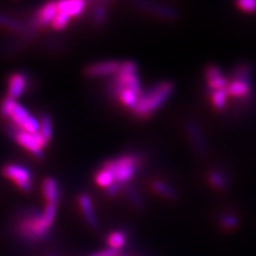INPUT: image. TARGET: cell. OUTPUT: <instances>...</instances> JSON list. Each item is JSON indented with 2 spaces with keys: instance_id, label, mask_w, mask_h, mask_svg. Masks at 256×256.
Here are the masks:
<instances>
[{
  "instance_id": "52a82bcc",
  "label": "cell",
  "mask_w": 256,
  "mask_h": 256,
  "mask_svg": "<svg viewBox=\"0 0 256 256\" xmlns=\"http://www.w3.org/2000/svg\"><path fill=\"white\" fill-rule=\"evenodd\" d=\"M2 173L6 178L14 182L15 185L25 194H29L32 190V175L27 168L10 164L4 166Z\"/></svg>"
},
{
  "instance_id": "9a60e30c",
  "label": "cell",
  "mask_w": 256,
  "mask_h": 256,
  "mask_svg": "<svg viewBox=\"0 0 256 256\" xmlns=\"http://www.w3.org/2000/svg\"><path fill=\"white\" fill-rule=\"evenodd\" d=\"M78 204L86 223L89 224L93 230H98L100 228V223L98 217H96L91 198L86 194H80L78 198Z\"/></svg>"
},
{
  "instance_id": "e0dca14e",
  "label": "cell",
  "mask_w": 256,
  "mask_h": 256,
  "mask_svg": "<svg viewBox=\"0 0 256 256\" xmlns=\"http://www.w3.org/2000/svg\"><path fill=\"white\" fill-rule=\"evenodd\" d=\"M42 194L46 201V204H58L60 198V190L57 182L52 178H47L42 184Z\"/></svg>"
},
{
  "instance_id": "ba28073f",
  "label": "cell",
  "mask_w": 256,
  "mask_h": 256,
  "mask_svg": "<svg viewBox=\"0 0 256 256\" xmlns=\"http://www.w3.org/2000/svg\"><path fill=\"white\" fill-rule=\"evenodd\" d=\"M121 66V62L114 60L96 62L88 66L84 70V74L90 78H102L112 75H116Z\"/></svg>"
},
{
  "instance_id": "6da1fadb",
  "label": "cell",
  "mask_w": 256,
  "mask_h": 256,
  "mask_svg": "<svg viewBox=\"0 0 256 256\" xmlns=\"http://www.w3.org/2000/svg\"><path fill=\"white\" fill-rule=\"evenodd\" d=\"M58 204L48 203L42 212H26L20 216L16 224L18 234L28 242H38L45 239L50 233L57 216Z\"/></svg>"
},
{
  "instance_id": "4dcf8cb0",
  "label": "cell",
  "mask_w": 256,
  "mask_h": 256,
  "mask_svg": "<svg viewBox=\"0 0 256 256\" xmlns=\"http://www.w3.org/2000/svg\"><path fill=\"white\" fill-rule=\"evenodd\" d=\"M89 256H118V252L114 250H111V249H106V250H102L100 252H96L94 254H91Z\"/></svg>"
},
{
  "instance_id": "d6986e66",
  "label": "cell",
  "mask_w": 256,
  "mask_h": 256,
  "mask_svg": "<svg viewBox=\"0 0 256 256\" xmlns=\"http://www.w3.org/2000/svg\"><path fill=\"white\" fill-rule=\"evenodd\" d=\"M0 26L22 36H28V34L31 32L22 22L12 18L10 16H6L4 13H0Z\"/></svg>"
},
{
  "instance_id": "1f68e13d",
  "label": "cell",
  "mask_w": 256,
  "mask_h": 256,
  "mask_svg": "<svg viewBox=\"0 0 256 256\" xmlns=\"http://www.w3.org/2000/svg\"></svg>"
},
{
  "instance_id": "d4e9b609",
  "label": "cell",
  "mask_w": 256,
  "mask_h": 256,
  "mask_svg": "<svg viewBox=\"0 0 256 256\" xmlns=\"http://www.w3.org/2000/svg\"><path fill=\"white\" fill-rule=\"evenodd\" d=\"M125 194L127 196V198L130 200V203L136 208L137 210H144V203L139 194L132 187H126Z\"/></svg>"
},
{
  "instance_id": "603a6c76",
  "label": "cell",
  "mask_w": 256,
  "mask_h": 256,
  "mask_svg": "<svg viewBox=\"0 0 256 256\" xmlns=\"http://www.w3.org/2000/svg\"><path fill=\"white\" fill-rule=\"evenodd\" d=\"M107 242L109 246V249L118 252V250L122 249L126 244V235L123 233V232H120V230L114 232V233L109 234L107 238Z\"/></svg>"
},
{
  "instance_id": "f546056e",
  "label": "cell",
  "mask_w": 256,
  "mask_h": 256,
  "mask_svg": "<svg viewBox=\"0 0 256 256\" xmlns=\"http://www.w3.org/2000/svg\"><path fill=\"white\" fill-rule=\"evenodd\" d=\"M210 182H212V185L216 188L222 189L224 187V180L219 173H216V172L212 173L210 175Z\"/></svg>"
},
{
  "instance_id": "4fadbf2b",
  "label": "cell",
  "mask_w": 256,
  "mask_h": 256,
  "mask_svg": "<svg viewBox=\"0 0 256 256\" xmlns=\"http://www.w3.org/2000/svg\"><path fill=\"white\" fill-rule=\"evenodd\" d=\"M205 78L210 91L226 90L228 80L223 76L221 70L216 66H210L205 70Z\"/></svg>"
},
{
  "instance_id": "3957f363",
  "label": "cell",
  "mask_w": 256,
  "mask_h": 256,
  "mask_svg": "<svg viewBox=\"0 0 256 256\" xmlns=\"http://www.w3.org/2000/svg\"><path fill=\"white\" fill-rule=\"evenodd\" d=\"M140 164V159L137 155L126 154L116 159H111L102 166L107 168L114 176V182L118 185L123 187L132 180L137 174Z\"/></svg>"
},
{
  "instance_id": "cb8c5ba5",
  "label": "cell",
  "mask_w": 256,
  "mask_h": 256,
  "mask_svg": "<svg viewBox=\"0 0 256 256\" xmlns=\"http://www.w3.org/2000/svg\"><path fill=\"white\" fill-rule=\"evenodd\" d=\"M210 100L214 109L222 110L226 108L228 102V95L226 90L210 91Z\"/></svg>"
},
{
  "instance_id": "30bf717a",
  "label": "cell",
  "mask_w": 256,
  "mask_h": 256,
  "mask_svg": "<svg viewBox=\"0 0 256 256\" xmlns=\"http://www.w3.org/2000/svg\"><path fill=\"white\" fill-rule=\"evenodd\" d=\"M141 9L144 11H146L148 13L153 14L155 16H158V18H162L166 20H174L178 18V12H176L173 8L162 4H155V2H138L137 4Z\"/></svg>"
},
{
  "instance_id": "7a4b0ae2",
  "label": "cell",
  "mask_w": 256,
  "mask_h": 256,
  "mask_svg": "<svg viewBox=\"0 0 256 256\" xmlns=\"http://www.w3.org/2000/svg\"><path fill=\"white\" fill-rule=\"evenodd\" d=\"M173 91L174 84L171 82H162L155 84L140 96L137 105L132 112L138 118H148L171 98Z\"/></svg>"
},
{
  "instance_id": "2e32d148",
  "label": "cell",
  "mask_w": 256,
  "mask_h": 256,
  "mask_svg": "<svg viewBox=\"0 0 256 256\" xmlns=\"http://www.w3.org/2000/svg\"><path fill=\"white\" fill-rule=\"evenodd\" d=\"M56 4H57L58 11L68 14L70 18L82 15L86 6V2L82 0H70V2H59Z\"/></svg>"
},
{
  "instance_id": "5b68a950",
  "label": "cell",
  "mask_w": 256,
  "mask_h": 256,
  "mask_svg": "<svg viewBox=\"0 0 256 256\" xmlns=\"http://www.w3.org/2000/svg\"><path fill=\"white\" fill-rule=\"evenodd\" d=\"M10 134L22 148L28 150L30 154H32L38 159L43 158V150L46 148L48 143L42 136L40 134V132L31 134L27 132H22L12 125L10 130Z\"/></svg>"
},
{
  "instance_id": "7c38bea8",
  "label": "cell",
  "mask_w": 256,
  "mask_h": 256,
  "mask_svg": "<svg viewBox=\"0 0 256 256\" xmlns=\"http://www.w3.org/2000/svg\"><path fill=\"white\" fill-rule=\"evenodd\" d=\"M27 88V77L22 73H13L8 78V96L18 100L25 93Z\"/></svg>"
},
{
  "instance_id": "8992f818",
  "label": "cell",
  "mask_w": 256,
  "mask_h": 256,
  "mask_svg": "<svg viewBox=\"0 0 256 256\" xmlns=\"http://www.w3.org/2000/svg\"><path fill=\"white\" fill-rule=\"evenodd\" d=\"M9 118L11 120L12 125L20 130L31 134H36L40 132L38 120L32 116L25 107L22 106L18 102H16Z\"/></svg>"
},
{
  "instance_id": "44dd1931",
  "label": "cell",
  "mask_w": 256,
  "mask_h": 256,
  "mask_svg": "<svg viewBox=\"0 0 256 256\" xmlns=\"http://www.w3.org/2000/svg\"><path fill=\"white\" fill-rule=\"evenodd\" d=\"M152 188L156 192L157 194L162 196L168 200L176 198V191L169 185L162 180H154L152 184Z\"/></svg>"
},
{
  "instance_id": "277c9868",
  "label": "cell",
  "mask_w": 256,
  "mask_h": 256,
  "mask_svg": "<svg viewBox=\"0 0 256 256\" xmlns=\"http://www.w3.org/2000/svg\"><path fill=\"white\" fill-rule=\"evenodd\" d=\"M111 91L114 93L122 89H130L138 93L143 94L142 86L138 77V68L136 63L132 61H124L121 63V66L112 82Z\"/></svg>"
},
{
  "instance_id": "8fae6325",
  "label": "cell",
  "mask_w": 256,
  "mask_h": 256,
  "mask_svg": "<svg viewBox=\"0 0 256 256\" xmlns=\"http://www.w3.org/2000/svg\"><path fill=\"white\" fill-rule=\"evenodd\" d=\"M57 13V4L47 2L36 11L34 16V22L31 26H34V29L38 27L50 26Z\"/></svg>"
},
{
  "instance_id": "f1b7e54d",
  "label": "cell",
  "mask_w": 256,
  "mask_h": 256,
  "mask_svg": "<svg viewBox=\"0 0 256 256\" xmlns=\"http://www.w3.org/2000/svg\"><path fill=\"white\" fill-rule=\"evenodd\" d=\"M221 223L222 226L226 228H234L237 226L238 224V221L235 217H233V216H230V214H226L224 216V217L221 219Z\"/></svg>"
},
{
  "instance_id": "5bb4252c",
  "label": "cell",
  "mask_w": 256,
  "mask_h": 256,
  "mask_svg": "<svg viewBox=\"0 0 256 256\" xmlns=\"http://www.w3.org/2000/svg\"><path fill=\"white\" fill-rule=\"evenodd\" d=\"M186 130L192 146L198 154L205 155L207 153V146L200 126L194 121H188L186 124Z\"/></svg>"
},
{
  "instance_id": "83f0119b",
  "label": "cell",
  "mask_w": 256,
  "mask_h": 256,
  "mask_svg": "<svg viewBox=\"0 0 256 256\" xmlns=\"http://www.w3.org/2000/svg\"><path fill=\"white\" fill-rule=\"evenodd\" d=\"M106 18V11H105V8L102 6H96L94 9V20L96 24H98V25H102L104 22H105Z\"/></svg>"
},
{
  "instance_id": "ac0fdd59",
  "label": "cell",
  "mask_w": 256,
  "mask_h": 256,
  "mask_svg": "<svg viewBox=\"0 0 256 256\" xmlns=\"http://www.w3.org/2000/svg\"><path fill=\"white\" fill-rule=\"evenodd\" d=\"M114 95L116 96V98L120 102V104H121L122 106H124L127 109H130V111L134 110L136 105H137L139 98L141 96L138 93H136L134 91L130 90V89L118 90V91L114 92Z\"/></svg>"
},
{
  "instance_id": "484cf974",
  "label": "cell",
  "mask_w": 256,
  "mask_h": 256,
  "mask_svg": "<svg viewBox=\"0 0 256 256\" xmlns=\"http://www.w3.org/2000/svg\"><path fill=\"white\" fill-rule=\"evenodd\" d=\"M70 20H72V18H70V16H68V14L58 11V13H57V15H56V18H54V20H52L50 26H52L54 30L60 31V30L66 29V28L68 26V24H70Z\"/></svg>"
},
{
  "instance_id": "7402d4cb",
  "label": "cell",
  "mask_w": 256,
  "mask_h": 256,
  "mask_svg": "<svg viewBox=\"0 0 256 256\" xmlns=\"http://www.w3.org/2000/svg\"><path fill=\"white\" fill-rule=\"evenodd\" d=\"M40 134L46 140L47 143H50L52 139V118L48 114L42 116L40 120Z\"/></svg>"
},
{
  "instance_id": "4316f807",
  "label": "cell",
  "mask_w": 256,
  "mask_h": 256,
  "mask_svg": "<svg viewBox=\"0 0 256 256\" xmlns=\"http://www.w3.org/2000/svg\"><path fill=\"white\" fill-rule=\"evenodd\" d=\"M16 105V100L6 96V98H4L2 106H0V114H2L4 118H9L13 108Z\"/></svg>"
},
{
  "instance_id": "ffe728a7",
  "label": "cell",
  "mask_w": 256,
  "mask_h": 256,
  "mask_svg": "<svg viewBox=\"0 0 256 256\" xmlns=\"http://www.w3.org/2000/svg\"><path fill=\"white\" fill-rule=\"evenodd\" d=\"M94 180H95L96 185H98V187H100L102 189H106V190L109 189L111 186H114L116 184L114 178V176H112L111 172L104 166H102L100 169L95 173Z\"/></svg>"
},
{
  "instance_id": "9c48e42d",
  "label": "cell",
  "mask_w": 256,
  "mask_h": 256,
  "mask_svg": "<svg viewBox=\"0 0 256 256\" xmlns=\"http://www.w3.org/2000/svg\"><path fill=\"white\" fill-rule=\"evenodd\" d=\"M246 75L242 73V70H238V74L233 77V79L228 82L226 92L228 98H246L250 94V86L248 84V80Z\"/></svg>"
}]
</instances>
